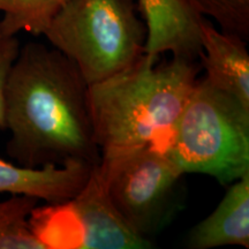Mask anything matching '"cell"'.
I'll use <instances>...</instances> for the list:
<instances>
[{
	"label": "cell",
	"instance_id": "6da1fadb",
	"mask_svg": "<svg viewBox=\"0 0 249 249\" xmlns=\"http://www.w3.org/2000/svg\"><path fill=\"white\" fill-rule=\"evenodd\" d=\"M89 85L57 49L37 42L20 48L5 92L7 152L21 166L101 161L88 102Z\"/></svg>",
	"mask_w": 249,
	"mask_h": 249
},
{
	"label": "cell",
	"instance_id": "7a4b0ae2",
	"mask_svg": "<svg viewBox=\"0 0 249 249\" xmlns=\"http://www.w3.org/2000/svg\"><path fill=\"white\" fill-rule=\"evenodd\" d=\"M144 54L102 82L89 86L88 102L101 160L139 149L167 154L177 124L197 82L195 61L174 58L157 65Z\"/></svg>",
	"mask_w": 249,
	"mask_h": 249
},
{
	"label": "cell",
	"instance_id": "3957f363",
	"mask_svg": "<svg viewBox=\"0 0 249 249\" xmlns=\"http://www.w3.org/2000/svg\"><path fill=\"white\" fill-rule=\"evenodd\" d=\"M147 34L135 0H68L43 36L91 86L135 65Z\"/></svg>",
	"mask_w": 249,
	"mask_h": 249
},
{
	"label": "cell",
	"instance_id": "277c9868",
	"mask_svg": "<svg viewBox=\"0 0 249 249\" xmlns=\"http://www.w3.org/2000/svg\"><path fill=\"white\" fill-rule=\"evenodd\" d=\"M167 155L183 173L231 185L249 172V107L205 77L197 80Z\"/></svg>",
	"mask_w": 249,
	"mask_h": 249
},
{
	"label": "cell",
	"instance_id": "5b68a950",
	"mask_svg": "<svg viewBox=\"0 0 249 249\" xmlns=\"http://www.w3.org/2000/svg\"><path fill=\"white\" fill-rule=\"evenodd\" d=\"M108 197L124 223L152 242L181 209L183 173L170 156L139 149L98 163Z\"/></svg>",
	"mask_w": 249,
	"mask_h": 249
},
{
	"label": "cell",
	"instance_id": "8992f818",
	"mask_svg": "<svg viewBox=\"0 0 249 249\" xmlns=\"http://www.w3.org/2000/svg\"><path fill=\"white\" fill-rule=\"evenodd\" d=\"M29 225L45 249H148L114 209L98 164L80 193L64 202L36 207Z\"/></svg>",
	"mask_w": 249,
	"mask_h": 249
},
{
	"label": "cell",
	"instance_id": "52a82bcc",
	"mask_svg": "<svg viewBox=\"0 0 249 249\" xmlns=\"http://www.w3.org/2000/svg\"><path fill=\"white\" fill-rule=\"evenodd\" d=\"M138 7L148 31L145 54L158 58L170 52L174 58L197 60L204 17L191 0H138Z\"/></svg>",
	"mask_w": 249,
	"mask_h": 249
},
{
	"label": "cell",
	"instance_id": "ba28073f",
	"mask_svg": "<svg viewBox=\"0 0 249 249\" xmlns=\"http://www.w3.org/2000/svg\"><path fill=\"white\" fill-rule=\"evenodd\" d=\"M95 165L71 160L62 165L17 166L0 160V193L26 195L58 203L74 197L88 181Z\"/></svg>",
	"mask_w": 249,
	"mask_h": 249
},
{
	"label": "cell",
	"instance_id": "9c48e42d",
	"mask_svg": "<svg viewBox=\"0 0 249 249\" xmlns=\"http://www.w3.org/2000/svg\"><path fill=\"white\" fill-rule=\"evenodd\" d=\"M241 37L217 29L211 21H201L198 57L207 79L249 107V53Z\"/></svg>",
	"mask_w": 249,
	"mask_h": 249
},
{
	"label": "cell",
	"instance_id": "30bf717a",
	"mask_svg": "<svg viewBox=\"0 0 249 249\" xmlns=\"http://www.w3.org/2000/svg\"><path fill=\"white\" fill-rule=\"evenodd\" d=\"M186 245L191 249L249 248V172L232 182L216 209L189 231Z\"/></svg>",
	"mask_w": 249,
	"mask_h": 249
},
{
	"label": "cell",
	"instance_id": "8fae6325",
	"mask_svg": "<svg viewBox=\"0 0 249 249\" xmlns=\"http://www.w3.org/2000/svg\"><path fill=\"white\" fill-rule=\"evenodd\" d=\"M37 203V198L26 195H13L0 202V249H45L29 225Z\"/></svg>",
	"mask_w": 249,
	"mask_h": 249
},
{
	"label": "cell",
	"instance_id": "7c38bea8",
	"mask_svg": "<svg viewBox=\"0 0 249 249\" xmlns=\"http://www.w3.org/2000/svg\"><path fill=\"white\" fill-rule=\"evenodd\" d=\"M68 0H0V22L9 33L26 31L34 36L44 34L52 18Z\"/></svg>",
	"mask_w": 249,
	"mask_h": 249
},
{
	"label": "cell",
	"instance_id": "4fadbf2b",
	"mask_svg": "<svg viewBox=\"0 0 249 249\" xmlns=\"http://www.w3.org/2000/svg\"><path fill=\"white\" fill-rule=\"evenodd\" d=\"M203 17L213 20L220 30L249 38V0H191Z\"/></svg>",
	"mask_w": 249,
	"mask_h": 249
},
{
	"label": "cell",
	"instance_id": "5bb4252c",
	"mask_svg": "<svg viewBox=\"0 0 249 249\" xmlns=\"http://www.w3.org/2000/svg\"><path fill=\"white\" fill-rule=\"evenodd\" d=\"M20 52L17 35L9 33L0 22V130L5 129V92L9 73Z\"/></svg>",
	"mask_w": 249,
	"mask_h": 249
}]
</instances>
